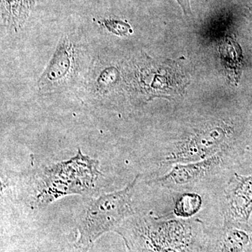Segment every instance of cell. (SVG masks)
Returning a JSON list of instances; mask_svg holds the SVG:
<instances>
[{
  "mask_svg": "<svg viewBox=\"0 0 252 252\" xmlns=\"http://www.w3.org/2000/svg\"><path fill=\"white\" fill-rule=\"evenodd\" d=\"M36 0H1V24L15 32L21 31L27 23Z\"/></svg>",
  "mask_w": 252,
  "mask_h": 252,
  "instance_id": "cell-7",
  "label": "cell"
},
{
  "mask_svg": "<svg viewBox=\"0 0 252 252\" xmlns=\"http://www.w3.org/2000/svg\"><path fill=\"white\" fill-rule=\"evenodd\" d=\"M223 215L226 220L248 222L252 214V174H235L224 191Z\"/></svg>",
  "mask_w": 252,
  "mask_h": 252,
  "instance_id": "cell-5",
  "label": "cell"
},
{
  "mask_svg": "<svg viewBox=\"0 0 252 252\" xmlns=\"http://www.w3.org/2000/svg\"><path fill=\"white\" fill-rule=\"evenodd\" d=\"M233 127L221 121L205 123L172 144L162 160L164 165L188 163L232 149Z\"/></svg>",
  "mask_w": 252,
  "mask_h": 252,
  "instance_id": "cell-2",
  "label": "cell"
},
{
  "mask_svg": "<svg viewBox=\"0 0 252 252\" xmlns=\"http://www.w3.org/2000/svg\"><path fill=\"white\" fill-rule=\"evenodd\" d=\"M78 51L70 37L61 38L52 58L37 81L42 94L56 93L70 86L77 75Z\"/></svg>",
  "mask_w": 252,
  "mask_h": 252,
  "instance_id": "cell-3",
  "label": "cell"
},
{
  "mask_svg": "<svg viewBox=\"0 0 252 252\" xmlns=\"http://www.w3.org/2000/svg\"><path fill=\"white\" fill-rule=\"evenodd\" d=\"M92 72L88 84L92 95L102 99L114 95L122 78L117 64L110 61H99L93 68Z\"/></svg>",
  "mask_w": 252,
  "mask_h": 252,
  "instance_id": "cell-6",
  "label": "cell"
},
{
  "mask_svg": "<svg viewBox=\"0 0 252 252\" xmlns=\"http://www.w3.org/2000/svg\"><path fill=\"white\" fill-rule=\"evenodd\" d=\"M180 5L185 15L190 14V0H176Z\"/></svg>",
  "mask_w": 252,
  "mask_h": 252,
  "instance_id": "cell-10",
  "label": "cell"
},
{
  "mask_svg": "<svg viewBox=\"0 0 252 252\" xmlns=\"http://www.w3.org/2000/svg\"><path fill=\"white\" fill-rule=\"evenodd\" d=\"M139 175L125 188L102 195L93 201L83 215L79 224V238L75 248L88 252L96 240L114 229L124 219L133 214L132 198Z\"/></svg>",
  "mask_w": 252,
  "mask_h": 252,
  "instance_id": "cell-1",
  "label": "cell"
},
{
  "mask_svg": "<svg viewBox=\"0 0 252 252\" xmlns=\"http://www.w3.org/2000/svg\"><path fill=\"white\" fill-rule=\"evenodd\" d=\"M202 205L203 200L198 194L184 193L175 202L174 212L176 216L189 218L200 211Z\"/></svg>",
  "mask_w": 252,
  "mask_h": 252,
  "instance_id": "cell-8",
  "label": "cell"
},
{
  "mask_svg": "<svg viewBox=\"0 0 252 252\" xmlns=\"http://www.w3.org/2000/svg\"><path fill=\"white\" fill-rule=\"evenodd\" d=\"M100 23L107 31L115 35L124 36L132 33V27L127 21L109 18L102 20Z\"/></svg>",
  "mask_w": 252,
  "mask_h": 252,
  "instance_id": "cell-9",
  "label": "cell"
},
{
  "mask_svg": "<svg viewBox=\"0 0 252 252\" xmlns=\"http://www.w3.org/2000/svg\"><path fill=\"white\" fill-rule=\"evenodd\" d=\"M231 152L232 149H226L199 161L176 164L168 173L155 182L160 187L170 189L198 183L229 166L233 158Z\"/></svg>",
  "mask_w": 252,
  "mask_h": 252,
  "instance_id": "cell-4",
  "label": "cell"
}]
</instances>
